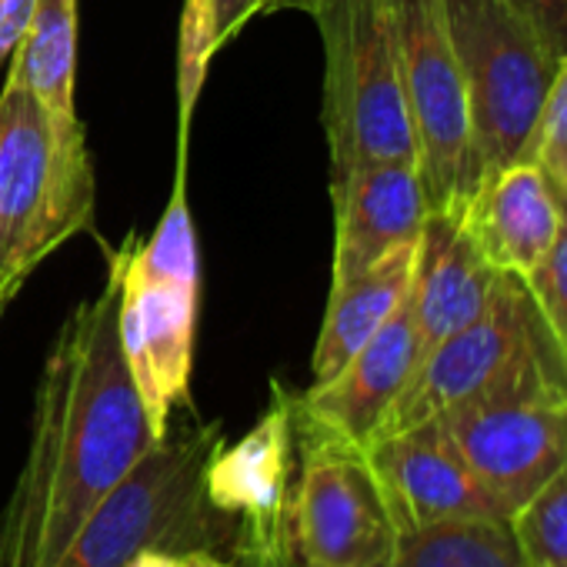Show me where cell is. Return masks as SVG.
<instances>
[{
  "label": "cell",
  "instance_id": "cb8c5ba5",
  "mask_svg": "<svg viewBox=\"0 0 567 567\" xmlns=\"http://www.w3.org/2000/svg\"><path fill=\"white\" fill-rule=\"evenodd\" d=\"M507 4L537 31L557 61L567 54V0H507Z\"/></svg>",
  "mask_w": 567,
  "mask_h": 567
},
{
  "label": "cell",
  "instance_id": "4316f807",
  "mask_svg": "<svg viewBox=\"0 0 567 567\" xmlns=\"http://www.w3.org/2000/svg\"><path fill=\"white\" fill-rule=\"evenodd\" d=\"M181 567H240L234 557L214 554V550H187L181 554Z\"/></svg>",
  "mask_w": 567,
  "mask_h": 567
},
{
  "label": "cell",
  "instance_id": "8992f818",
  "mask_svg": "<svg viewBox=\"0 0 567 567\" xmlns=\"http://www.w3.org/2000/svg\"><path fill=\"white\" fill-rule=\"evenodd\" d=\"M308 14L324 44L331 184L378 161L417 164L394 0H315Z\"/></svg>",
  "mask_w": 567,
  "mask_h": 567
},
{
  "label": "cell",
  "instance_id": "7c38bea8",
  "mask_svg": "<svg viewBox=\"0 0 567 567\" xmlns=\"http://www.w3.org/2000/svg\"><path fill=\"white\" fill-rule=\"evenodd\" d=\"M364 454L398 534L464 517H504L441 417L378 437Z\"/></svg>",
  "mask_w": 567,
  "mask_h": 567
},
{
  "label": "cell",
  "instance_id": "7a4b0ae2",
  "mask_svg": "<svg viewBox=\"0 0 567 567\" xmlns=\"http://www.w3.org/2000/svg\"><path fill=\"white\" fill-rule=\"evenodd\" d=\"M81 117L51 114L28 87L0 94V315L21 284L94 217Z\"/></svg>",
  "mask_w": 567,
  "mask_h": 567
},
{
  "label": "cell",
  "instance_id": "9a60e30c",
  "mask_svg": "<svg viewBox=\"0 0 567 567\" xmlns=\"http://www.w3.org/2000/svg\"><path fill=\"white\" fill-rule=\"evenodd\" d=\"M497 284L501 270L477 250L461 214H427L408 291L421 361L487 311Z\"/></svg>",
  "mask_w": 567,
  "mask_h": 567
},
{
  "label": "cell",
  "instance_id": "2e32d148",
  "mask_svg": "<svg viewBox=\"0 0 567 567\" xmlns=\"http://www.w3.org/2000/svg\"><path fill=\"white\" fill-rule=\"evenodd\" d=\"M461 220L494 270L527 280L550 254L564 210L547 174L534 161H517L481 181Z\"/></svg>",
  "mask_w": 567,
  "mask_h": 567
},
{
  "label": "cell",
  "instance_id": "ffe728a7",
  "mask_svg": "<svg viewBox=\"0 0 567 567\" xmlns=\"http://www.w3.org/2000/svg\"><path fill=\"white\" fill-rule=\"evenodd\" d=\"M270 0H184L181 18V51H177V97H181V141L177 151H187V127L204 87L210 58L237 34L244 24L267 11Z\"/></svg>",
  "mask_w": 567,
  "mask_h": 567
},
{
  "label": "cell",
  "instance_id": "484cf974",
  "mask_svg": "<svg viewBox=\"0 0 567 567\" xmlns=\"http://www.w3.org/2000/svg\"><path fill=\"white\" fill-rule=\"evenodd\" d=\"M124 567H181V554L151 547V550H141V554H137L134 560H127Z\"/></svg>",
  "mask_w": 567,
  "mask_h": 567
},
{
  "label": "cell",
  "instance_id": "7402d4cb",
  "mask_svg": "<svg viewBox=\"0 0 567 567\" xmlns=\"http://www.w3.org/2000/svg\"><path fill=\"white\" fill-rule=\"evenodd\" d=\"M527 161H534L547 177L567 171V54L557 61L550 91L544 97Z\"/></svg>",
  "mask_w": 567,
  "mask_h": 567
},
{
  "label": "cell",
  "instance_id": "277c9868",
  "mask_svg": "<svg viewBox=\"0 0 567 567\" xmlns=\"http://www.w3.org/2000/svg\"><path fill=\"white\" fill-rule=\"evenodd\" d=\"M187 151H177V181L154 234L141 247H121V348L157 437L187 404L197 334L200 264L197 234L184 194Z\"/></svg>",
  "mask_w": 567,
  "mask_h": 567
},
{
  "label": "cell",
  "instance_id": "5bb4252c",
  "mask_svg": "<svg viewBox=\"0 0 567 567\" xmlns=\"http://www.w3.org/2000/svg\"><path fill=\"white\" fill-rule=\"evenodd\" d=\"M338 237H334V280L344 284L404 244H417L427 220V197L417 164L378 161L354 167L344 181L331 184Z\"/></svg>",
  "mask_w": 567,
  "mask_h": 567
},
{
  "label": "cell",
  "instance_id": "6da1fadb",
  "mask_svg": "<svg viewBox=\"0 0 567 567\" xmlns=\"http://www.w3.org/2000/svg\"><path fill=\"white\" fill-rule=\"evenodd\" d=\"M117 315L121 254L101 295L71 311L48 354L28 457L0 511V567H54L157 441L124 361Z\"/></svg>",
  "mask_w": 567,
  "mask_h": 567
},
{
  "label": "cell",
  "instance_id": "44dd1931",
  "mask_svg": "<svg viewBox=\"0 0 567 567\" xmlns=\"http://www.w3.org/2000/svg\"><path fill=\"white\" fill-rule=\"evenodd\" d=\"M507 520L530 567H567V464Z\"/></svg>",
  "mask_w": 567,
  "mask_h": 567
},
{
  "label": "cell",
  "instance_id": "603a6c76",
  "mask_svg": "<svg viewBox=\"0 0 567 567\" xmlns=\"http://www.w3.org/2000/svg\"><path fill=\"white\" fill-rule=\"evenodd\" d=\"M527 288L537 298V308L567 361V217L560 224V234H557L550 254L527 277Z\"/></svg>",
  "mask_w": 567,
  "mask_h": 567
},
{
  "label": "cell",
  "instance_id": "3957f363",
  "mask_svg": "<svg viewBox=\"0 0 567 567\" xmlns=\"http://www.w3.org/2000/svg\"><path fill=\"white\" fill-rule=\"evenodd\" d=\"M220 444L217 421H171L164 437L94 507L54 567H124L151 547L230 550L234 557V524L207 504L204 491Z\"/></svg>",
  "mask_w": 567,
  "mask_h": 567
},
{
  "label": "cell",
  "instance_id": "f1b7e54d",
  "mask_svg": "<svg viewBox=\"0 0 567 567\" xmlns=\"http://www.w3.org/2000/svg\"><path fill=\"white\" fill-rule=\"evenodd\" d=\"M547 181H550V187H554V194H557V200H560V210H564V217H567V171L550 174Z\"/></svg>",
  "mask_w": 567,
  "mask_h": 567
},
{
  "label": "cell",
  "instance_id": "83f0119b",
  "mask_svg": "<svg viewBox=\"0 0 567 567\" xmlns=\"http://www.w3.org/2000/svg\"><path fill=\"white\" fill-rule=\"evenodd\" d=\"M315 0H270L267 11H311Z\"/></svg>",
  "mask_w": 567,
  "mask_h": 567
},
{
  "label": "cell",
  "instance_id": "9c48e42d",
  "mask_svg": "<svg viewBox=\"0 0 567 567\" xmlns=\"http://www.w3.org/2000/svg\"><path fill=\"white\" fill-rule=\"evenodd\" d=\"M298 454L291 567H384L398 527L364 447L298 427Z\"/></svg>",
  "mask_w": 567,
  "mask_h": 567
},
{
  "label": "cell",
  "instance_id": "ba28073f",
  "mask_svg": "<svg viewBox=\"0 0 567 567\" xmlns=\"http://www.w3.org/2000/svg\"><path fill=\"white\" fill-rule=\"evenodd\" d=\"M394 21L427 210L464 214L467 200L481 187V167L444 0H394Z\"/></svg>",
  "mask_w": 567,
  "mask_h": 567
},
{
  "label": "cell",
  "instance_id": "5b68a950",
  "mask_svg": "<svg viewBox=\"0 0 567 567\" xmlns=\"http://www.w3.org/2000/svg\"><path fill=\"white\" fill-rule=\"evenodd\" d=\"M494 394L567 398V361L527 280L514 274H501L497 295L477 321L441 341L417 364L414 378L388 411L378 437L408 431L467 401Z\"/></svg>",
  "mask_w": 567,
  "mask_h": 567
},
{
  "label": "cell",
  "instance_id": "d4e9b609",
  "mask_svg": "<svg viewBox=\"0 0 567 567\" xmlns=\"http://www.w3.org/2000/svg\"><path fill=\"white\" fill-rule=\"evenodd\" d=\"M38 0H0V64L14 58L31 18H34Z\"/></svg>",
  "mask_w": 567,
  "mask_h": 567
},
{
  "label": "cell",
  "instance_id": "30bf717a",
  "mask_svg": "<svg viewBox=\"0 0 567 567\" xmlns=\"http://www.w3.org/2000/svg\"><path fill=\"white\" fill-rule=\"evenodd\" d=\"M295 464V404L277 388L267 414L237 444L217 447L204 481L207 504L234 524V560L240 567H291Z\"/></svg>",
  "mask_w": 567,
  "mask_h": 567
},
{
  "label": "cell",
  "instance_id": "4fadbf2b",
  "mask_svg": "<svg viewBox=\"0 0 567 567\" xmlns=\"http://www.w3.org/2000/svg\"><path fill=\"white\" fill-rule=\"evenodd\" d=\"M421 364L411 298L384 321V328L328 381L291 394L295 424L354 447H368L408 381Z\"/></svg>",
  "mask_w": 567,
  "mask_h": 567
},
{
  "label": "cell",
  "instance_id": "8fae6325",
  "mask_svg": "<svg viewBox=\"0 0 567 567\" xmlns=\"http://www.w3.org/2000/svg\"><path fill=\"white\" fill-rule=\"evenodd\" d=\"M457 451L511 517L567 464L564 394H494L441 414Z\"/></svg>",
  "mask_w": 567,
  "mask_h": 567
},
{
  "label": "cell",
  "instance_id": "e0dca14e",
  "mask_svg": "<svg viewBox=\"0 0 567 567\" xmlns=\"http://www.w3.org/2000/svg\"><path fill=\"white\" fill-rule=\"evenodd\" d=\"M414 257H417V244H404L388 257H381L364 274L344 284H331L328 315L311 358L315 384L334 378L401 308V301L411 291Z\"/></svg>",
  "mask_w": 567,
  "mask_h": 567
},
{
  "label": "cell",
  "instance_id": "d6986e66",
  "mask_svg": "<svg viewBox=\"0 0 567 567\" xmlns=\"http://www.w3.org/2000/svg\"><path fill=\"white\" fill-rule=\"evenodd\" d=\"M384 567H530L507 517H464L401 530Z\"/></svg>",
  "mask_w": 567,
  "mask_h": 567
},
{
  "label": "cell",
  "instance_id": "52a82bcc",
  "mask_svg": "<svg viewBox=\"0 0 567 567\" xmlns=\"http://www.w3.org/2000/svg\"><path fill=\"white\" fill-rule=\"evenodd\" d=\"M481 181L527 161L557 58L507 0H444Z\"/></svg>",
  "mask_w": 567,
  "mask_h": 567
},
{
  "label": "cell",
  "instance_id": "ac0fdd59",
  "mask_svg": "<svg viewBox=\"0 0 567 567\" xmlns=\"http://www.w3.org/2000/svg\"><path fill=\"white\" fill-rule=\"evenodd\" d=\"M78 0H38L34 18L11 58V84L28 87L51 114L78 117Z\"/></svg>",
  "mask_w": 567,
  "mask_h": 567
}]
</instances>
